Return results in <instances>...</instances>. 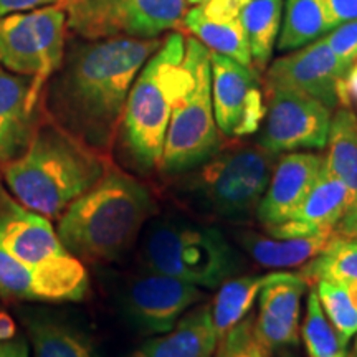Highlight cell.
Here are the masks:
<instances>
[{
  "label": "cell",
  "mask_w": 357,
  "mask_h": 357,
  "mask_svg": "<svg viewBox=\"0 0 357 357\" xmlns=\"http://www.w3.org/2000/svg\"><path fill=\"white\" fill-rule=\"evenodd\" d=\"M159 38L91 40L70 53L52 89L65 128L88 147H108L123 119L131 86Z\"/></svg>",
  "instance_id": "obj_1"
},
{
  "label": "cell",
  "mask_w": 357,
  "mask_h": 357,
  "mask_svg": "<svg viewBox=\"0 0 357 357\" xmlns=\"http://www.w3.org/2000/svg\"><path fill=\"white\" fill-rule=\"evenodd\" d=\"M154 211L144 184L119 169H106L91 189L65 208L56 235L77 258L113 261L131 248Z\"/></svg>",
  "instance_id": "obj_2"
},
{
  "label": "cell",
  "mask_w": 357,
  "mask_h": 357,
  "mask_svg": "<svg viewBox=\"0 0 357 357\" xmlns=\"http://www.w3.org/2000/svg\"><path fill=\"white\" fill-rule=\"evenodd\" d=\"M106 166L86 144L58 128L35 131L19 158L3 169L8 189L29 211L50 218L105 176Z\"/></svg>",
  "instance_id": "obj_3"
},
{
  "label": "cell",
  "mask_w": 357,
  "mask_h": 357,
  "mask_svg": "<svg viewBox=\"0 0 357 357\" xmlns=\"http://www.w3.org/2000/svg\"><path fill=\"white\" fill-rule=\"evenodd\" d=\"M194 77L185 37L174 32L142 66L121 119L123 142L142 172L159 169L174 102Z\"/></svg>",
  "instance_id": "obj_4"
},
{
  "label": "cell",
  "mask_w": 357,
  "mask_h": 357,
  "mask_svg": "<svg viewBox=\"0 0 357 357\" xmlns=\"http://www.w3.org/2000/svg\"><path fill=\"white\" fill-rule=\"evenodd\" d=\"M142 260L151 271L204 288H218L242 271L240 253L217 227L177 217L147 227Z\"/></svg>",
  "instance_id": "obj_5"
},
{
  "label": "cell",
  "mask_w": 357,
  "mask_h": 357,
  "mask_svg": "<svg viewBox=\"0 0 357 357\" xmlns=\"http://www.w3.org/2000/svg\"><path fill=\"white\" fill-rule=\"evenodd\" d=\"M0 248L38 275L42 301H79L88 271L58 238L47 217L29 211L0 190Z\"/></svg>",
  "instance_id": "obj_6"
},
{
  "label": "cell",
  "mask_w": 357,
  "mask_h": 357,
  "mask_svg": "<svg viewBox=\"0 0 357 357\" xmlns=\"http://www.w3.org/2000/svg\"><path fill=\"white\" fill-rule=\"evenodd\" d=\"M276 154L261 146H238L187 172L181 189L204 212L243 222L257 212L270 184Z\"/></svg>",
  "instance_id": "obj_7"
},
{
  "label": "cell",
  "mask_w": 357,
  "mask_h": 357,
  "mask_svg": "<svg viewBox=\"0 0 357 357\" xmlns=\"http://www.w3.org/2000/svg\"><path fill=\"white\" fill-rule=\"evenodd\" d=\"M194 77L174 102L159 171L181 176L218 153L220 134L213 116L211 52L197 38H185Z\"/></svg>",
  "instance_id": "obj_8"
},
{
  "label": "cell",
  "mask_w": 357,
  "mask_h": 357,
  "mask_svg": "<svg viewBox=\"0 0 357 357\" xmlns=\"http://www.w3.org/2000/svg\"><path fill=\"white\" fill-rule=\"evenodd\" d=\"M66 12L48 6L0 17V66L32 78L35 91L63 63Z\"/></svg>",
  "instance_id": "obj_9"
},
{
  "label": "cell",
  "mask_w": 357,
  "mask_h": 357,
  "mask_svg": "<svg viewBox=\"0 0 357 357\" xmlns=\"http://www.w3.org/2000/svg\"><path fill=\"white\" fill-rule=\"evenodd\" d=\"M187 0H63L66 26L86 40L158 38L184 19Z\"/></svg>",
  "instance_id": "obj_10"
},
{
  "label": "cell",
  "mask_w": 357,
  "mask_h": 357,
  "mask_svg": "<svg viewBox=\"0 0 357 357\" xmlns=\"http://www.w3.org/2000/svg\"><path fill=\"white\" fill-rule=\"evenodd\" d=\"M268 95L265 126L260 134L263 149L276 155L300 149H324L333 109L293 89H271Z\"/></svg>",
  "instance_id": "obj_11"
},
{
  "label": "cell",
  "mask_w": 357,
  "mask_h": 357,
  "mask_svg": "<svg viewBox=\"0 0 357 357\" xmlns=\"http://www.w3.org/2000/svg\"><path fill=\"white\" fill-rule=\"evenodd\" d=\"M211 75L213 116L223 136L255 134L265 119L266 106L253 68L212 52Z\"/></svg>",
  "instance_id": "obj_12"
},
{
  "label": "cell",
  "mask_w": 357,
  "mask_h": 357,
  "mask_svg": "<svg viewBox=\"0 0 357 357\" xmlns=\"http://www.w3.org/2000/svg\"><path fill=\"white\" fill-rule=\"evenodd\" d=\"M349 66L321 37L301 47V50L273 61L266 73V91L293 89L316 98L329 109H334L339 106L337 84Z\"/></svg>",
  "instance_id": "obj_13"
},
{
  "label": "cell",
  "mask_w": 357,
  "mask_h": 357,
  "mask_svg": "<svg viewBox=\"0 0 357 357\" xmlns=\"http://www.w3.org/2000/svg\"><path fill=\"white\" fill-rule=\"evenodd\" d=\"M200 300L204 293L195 284L149 270L128 284L123 305L137 328L149 334H162L171 331Z\"/></svg>",
  "instance_id": "obj_14"
},
{
  "label": "cell",
  "mask_w": 357,
  "mask_h": 357,
  "mask_svg": "<svg viewBox=\"0 0 357 357\" xmlns=\"http://www.w3.org/2000/svg\"><path fill=\"white\" fill-rule=\"evenodd\" d=\"M307 281L301 273H270L258 293L255 333L268 351L298 344L300 303Z\"/></svg>",
  "instance_id": "obj_15"
},
{
  "label": "cell",
  "mask_w": 357,
  "mask_h": 357,
  "mask_svg": "<svg viewBox=\"0 0 357 357\" xmlns=\"http://www.w3.org/2000/svg\"><path fill=\"white\" fill-rule=\"evenodd\" d=\"M349 192L326 162L316 177L306 199L287 220L265 229L273 238H303L319 234H334V229L344 215Z\"/></svg>",
  "instance_id": "obj_16"
},
{
  "label": "cell",
  "mask_w": 357,
  "mask_h": 357,
  "mask_svg": "<svg viewBox=\"0 0 357 357\" xmlns=\"http://www.w3.org/2000/svg\"><path fill=\"white\" fill-rule=\"evenodd\" d=\"M324 155L288 153L276 159L270 184L255 215L265 229L287 220L306 199L323 166Z\"/></svg>",
  "instance_id": "obj_17"
},
{
  "label": "cell",
  "mask_w": 357,
  "mask_h": 357,
  "mask_svg": "<svg viewBox=\"0 0 357 357\" xmlns=\"http://www.w3.org/2000/svg\"><path fill=\"white\" fill-rule=\"evenodd\" d=\"M40 93L32 78L0 66V162H10L29 147Z\"/></svg>",
  "instance_id": "obj_18"
},
{
  "label": "cell",
  "mask_w": 357,
  "mask_h": 357,
  "mask_svg": "<svg viewBox=\"0 0 357 357\" xmlns=\"http://www.w3.org/2000/svg\"><path fill=\"white\" fill-rule=\"evenodd\" d=\"M324 162L349 192L344 215L334 236L357 240V114L352 108H339L331 118Z\"/></svg>",
  "instance_id": "obj_19"
},
{
  "label": "cell",
  "mask_w": 357,
  "mask_h": 357,
  "mask_svg": "<svg viewBox=\"0 0 357 357\" xmlns=\"http://www.w3.org/2000/svg\"><path fill=\"white\" fill-rule=\"evenodd\" d=\"M218 336L208 306H199L177 321L171 331L146 341L131 357H213Z\"/></svg>",
  "instance_id": "obj_20"
},
{
  "label": "cell",
  "mask_w": 357,
  "mask_h": 357,
  "mask_svg": "<svg viewBox=\"0 0 357 357\" xmlns=\"http://www.w3.org/2000/svg\"><path fill=\"white\" fill-rule=\"evenodd\" d=\"M331 234L303 238H273L255 231H243L238 242L258 265L265 268H294L312 260L331 240Z\"/></svg>",
  "instance_id": "obj_21"
},
{
  "label": "cell",
  "mask_w": 357,
  "mask_h": 357,
  "mask_svg": "<svg viewBox=\"0 0 357 357\" xmlns=\"http://www.w3.org/2000/svg\"><path fill=\"white\" fill-rule=\"evenodd\" d=\"M182 24L187 30L194 33V37L200 40L205 47L211 48L213 53H220L231 60L238 61L240 65L252 68V53H250L248 40L245 35L240 19L230 22H213L205 17L202 7L195 6L190 10H185Z\"/></svg>",
  "instance_id": "obj_22"
},
{
  "label": "cell",
  "mask_w": 357,
  "mask_h": 357,
  "mask_svg": "<svg viewBox=\"0 0 357 357\" xmlns=\"http://www.w3.org/2000/svg\"><path fill=\"white\" fill-rule=\"evenodd\" d=\"M33 357H96L88 336L73 326L35 316L25 321Z\"/></svg>",
  "instance_id": "obj_23"
},
{
  "label": "cell",
  "mask_w": 357,
  "mask_h": 357,
  "mask_svg": "<svg viewBox=\"0 0 357 357\" xmlns=\"http://www.w3.org/2000/svg\"><path fill=\"white\" fill-rule=\"evenodd\" d=\"M281 0H250L238 19L247 35L253 65L265 68L280 32Z\"/></svg>",
  "instance_id": "obj_24"
},
{
  "label": "cell",
  "mask_w": 357,
  "mask_h": 357,
  "mask_svg": "<svg viewBox=\"0 0 357 357\" xmlns=\"http://www.w3.org/2000/svg\"><path fill=\"white\" fill-rule=\"evenodd\" d=\"M300 273L311 284L329 281L344 287L357 281V240L333 235L328 245L301 268Z\"/></svg>",
  "instance_id": "obj_25"
},
{
  "label": "cell",
  "mask_w": 357,
  "mask_h": 357,
  "mask_svg": "<svg viewBox=\"0 0 357 357\" xmlns=\"http://www.w3.org/2000/svg\"><path fill=\"white\" fill-rule=\"evenodd\" d=\"M329 32L321 0H287L283 29L276 48L280 52L296 50Z\"/></svg>",
  "instance_id": "obj_26"
},
{
  "label": "cell",
  "mask_w": 357,
  "mask_h": 357,
  "mask_svg": "<svg viewBox=\"0 0 357 357\" xmlns=\"http://www.w3.org/2000/svg\"><path fill=\"white\" fill-rule=\"evenodd\" d=\"M265 281L266 275L242 276L222 284L211 310L218 339L248 314Z\"/></svg>",
  "instance_id": "obj_27"
},
{
  "label": "cell",
  "mask_w": 357,
  "mask_h": 357,
  "mask_svg": "<svg viewBox=\"0 0 357 357\" xmlns=\"http://www.w3.org/2000/svg\"><path fill=\"white\" fill-rule=\"evenodd\" d=\"M306 318L301 328L307 357H346L347 346L326 318L316 288L307 294Z\"/></svg>",
  "instance_id": "obj_28"
},
{
  "label": "cell",
  "mask_w": 357,
  "mask_h": 357,
  "mask_svg": "<svg viewBox=\"0 0 357 357\" xmlns=\"http://www.w3.org/2000/svg\"><path fill=\"white\" fill-rule=\"evenodd\" d=\"M316 293L326 318L336 329L339 339L347 346L357 334V310L351 303L346 288L329 281H319L316 283Z\"/></svg>",
  "instance_id": "obj_29"
},
{
  "label": "cell",
  "mask_w": 357,
  "mask_h": 357,
  "mask_svg": "<svg viewBox=\"0 0 357 357\" xmlns=\"http://www.w3.org/2000/svg\"><path fill=\"white\" fill-rule=\"evenodd\" d=\"M0 293L19 300L42 301L38 275L0 248Z\"/></svg>",
  "instance_id": "obj_30"
},
{
  "label": "cell",
  "mask_w": 357,
  "mask_h": 357,
  "mask_svg": "<svg viewBox=\"0 0 357 357\" xmlns=\"http://www.w3.org/2000/svg\"><path fill=\"white\" fill-rule=\"evenodd\" d=\"M213 357H268L255 333V318L248 316L218 339Z\"/></svg>",
  "instance_id": "obj_31"
},
{
  "label": "cell",
  "mask_w": 357,
  "mask_h": 357,
  "mask_svg": "<svg viewBox=\"0 0 357 357\" xmlns=\"http://www.w3.org/2000/svg\"><path fill=\"white\" fill-rule=\"evenodd\" d=\"M324 38L341 60L347 61L349 65L357 60V20L336 26Z\"/></svg>",
  "instance_id": "obj_32"
},
{
  "label": "cell",
  "mask_w": 357,
  "mask_h": 357,
  "mask_svg": "<svg viewBox=\"0 0 357 357\" xmlns=\"http://www.w3.org/2000/svg\"><path fill=\"white\" fill-rule=\"evenodd\" d=\"M324 10V19L329 30L357 20V0H321Z\"/></svg>",
  "instance_id": "obj_33"
},
{
  "label": "cell",
  "mask_w": 357,
  "mask_h": 357,
  "mask_svg": "<svg viewBox=\"0 0 357 357\" xmlns=\"http://www.w3.org/2000/svg\"><path fill=\"white\" fill-rule=\"evenodd\" d=\"M250 0H207L200 3L207 19L213 22H230L238 19L242 8L247 6Z\"/></svg>",
  "instance_id": "obj_34"
},
{
  "label": "cell",
  "mask_w": 357,
  "mask_h": 357,
  "mask_svg": "<svg viewBox=\"0 0 357 357\" xmlns=\"http://www.w3.org/2000/svg\"><path fill=\"white\" fill-rule=\"evenodd\" d=\"M337 100L342 108L357 106V60L349 66L347 73L337 84Z\"/></svg>",
  "instance_id": "obj_35"
},
{
  "label": "cell",
  "mask_w": 357,
  "mask_h": 357,
  "mask_svg": "<svg viewBox=\"0 0 357 357\" xmlns=\"http://www.w3.org/2000/svg\"><path fill=\"white\" fill-rule=\"evenodd\" d=\"M60 2H63V0H0V17L37 10V8L55 6Z\"/></svg>",
  "instance_id": "obj_36"
},
{
  "label": "cell",
  "mask_w": 357,
  "mask_h": 357,
  "mask_svg": "<svg viewBox=\"0 0 357 357\" xmlns=\"http://www.w3.org/2000/svg\"><path fill=\"white\" fill-rule=\"evenodd\" d=\"M0 357H30L29 346L24 339L0 341Z\"/></svg>",
  "instance_id": "obj_37"
},
{
  "label": "cell",
  "mask_w": 357,
  "mask_h": 357,
  "mask_svg": "<svg viewBox=\"0 0 357 357\" xmlns=\"http://www.w3.org/2000/svg\"><path fill=\"white\" fill-rule=\"evenodd\" d=\"M13 336H15V324L12 318L6 312H0V341H8Z\"/></svg>",
  "instance_id": "obj_38"
},
{
  "label": "cell",
  "mask_w": 357,
  "mask_h": 357,
  "mask_svg": "<svg viewBox=\"0 0 357 357\" xmlns=\"http://www.w3.org/2000/svg\"><path fill=\"white\" fill-rule=\"evenodd\" d=\"M347 294H349V300L357 310V281H351V283L344 284Z\"/></svg>",
  "instance_id": "obj_39"
},
{
  "label": "cell",
  "mask_w": 357,
  "mask_h": 357,
  "mask_svg": "<svg viewBox=\"0 0 357 357\" xmlns=\"http://www.w3.org/2000/svg\"><path fill=\"white\" fill-rule=\"evenodd\" d=\"M346 357H357V337H356V342H354V346H352L351 352H347Z\"/></svg>",
  "instance_id": "obj_40"
},
{
  "label": "cell",
  "mask_w": 357,
  "mask_h": 357,
  "mask_svg": "<svg viewBox=\"0 0 357 357\" xmlns=\"http://www.w3.org/2000/svg\"><path fill=\"white\" fill-rule=\"evenodd\" d=\"M187 2L192 3V6H199V3H204V2H207V0H187Z\"/></svg>",
  "instance_id": "obj_41"
}]
</instances>
